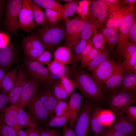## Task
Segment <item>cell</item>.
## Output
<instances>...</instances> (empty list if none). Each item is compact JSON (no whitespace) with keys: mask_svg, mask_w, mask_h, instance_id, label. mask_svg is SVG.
<instances>
[{"mask_svg":"<svg viewBox=\"0 0 136 136\" xmlns=\"http://www.w3.org/2000/svg\"><path fill=\"white\" fill-rule=\"evenodd\" d=\"M72 76L75 86L86 98L98 103H101L103 101L104 91L91 74L80 68L75 71Z\"/></svg>","mask_w":136,"mask_h":136,"instance_id":"cell-1","label":"cell"},{"mask_svg":"<svg viewBox=\"0 0 136 136\" xmlns=\"http://www.w3.org/2000/svg\"><path fill=\"white\" fill-rule=\"evenodd\" d=\"M36 36L42 43L46 49L51 51L65 39V26L59 22L54 26L40 28Z\"/></svg>","mask_w":136,"mask_h":136,"instance_id":"cell-2","label":"cell"},{"mask_svg":"<svg viewBox=\"0 0 136 136\" xmlns=\"http://www.w3.org/2000/svg\"><path fill=\"white\" fill-rule=\"evenodd\" d=\"M94 101L86 98L82 101L78 118L72 128L76 136H87L91 115L95 106Z\"/></svg>","mask_w":136,"mask_h":136,"instance_id":"cell-3","label":"cell"},{"mask_svg":"<svg viewBox=\"0 0 136 136\" xmlns=\"http://www.w3.org/2000/svg\"><path fill=\"white\" fill-rule=\"evenodd\" d=\"M110 92L109 100L111 107L119 115L123 114L125 108L136 102V92L124 90L118 88Z\"/></svg>","mask_w":136,"mask_h":136,"instance_id":"cell-4","label":"cell"},{"mask_svg":"<svg viewBox=\"0 0 136 136\" xmlns=\"http://www.w3.org/2000/svg\"><path fill=\"white\" fill-rule=\"evenodd\" d=\"M86 21V19L78 17L65 21L66 36L65 46L72 50L80 41V34Z\"/></svg>","mask_w":136,"mask_h":136,"instance_id":"cell-5","label":"cell"},{"mask_svg":"<svg viewBox=\"0 0 136 136\" xmlns=\"http://www.w3.org/2000/svg\"><path fill=\"white\" fill-rule=\"evenodd\" d=\"M24 64L28 74L33 79L41 84L55 83L48 68L38 62L27 58L24 59Z\"/></svg>","mask_w":136,"mask_h":136,"instance_id":"cell-6","label":"cell"},{"mask_svg":"<svg viewBox=\"0 0 136 136\" xmlns=\"http://www.w3.org/2000/svg\"><path fill=\"white\" fill-rule=\"evenodd\" d=\"M110 7L104 0L91 1L88 13L84 17L90 20L97 28L108 16Z\"/></svg>","mask_w":136,"mask_h":136,"instance_id":"cell-7","label":"cell"},{"mask_svg":"<svg viewBox=\"0 0 136 136\" xmlns=\"http://www.w3.org/2000/svg\"><path fill=\"white\" fill-rule=\"evenodd\" d=\"M22 3V0H10L6 7L5 25L11 33L16 34L19 29L18 15Z\"/></svg>","mask_w":136,"mask_h":136,"instance_id":"cell-8","label":"cell"},{"mask_svg":"<svg viewBox=\"0 0 136 136\" xmlns=\"http://www.w3.org/2000/svg\"><path fill=\"white\" fill-rule=\"evenodd\" d=\"M135 8L133 7L127 13L120 26L118 45L115 52V56L117 60H120L122 58L121 52L123 45L129 41V31L135 19Z\"/></svg>","mask_w":136,"mask_h":136,"instance_id":"cell-9","label":"cell"},{"mask_svg":"<svg viewBox=\"0 0 136 136\" xmlns=\"http://www.w3.org/2000/svg\"><path fill=\"white\" fill-rule=\"evenodd\" d=\"M120 60L108 59L91 72V75L100 87L103 90L106 81L111 76Z\"/></svg>","mask_w":136,"mask_h":136,"instance_id":"cell-10","label":"cell"},{"mask_svg":"<svg viewBox=\"0 0 136 136\" xmlns=\"http://www.w3.org/2000/svg\"><path fill=\"white\" fill-rule=\"evenodd\" d=\"M22 44L25 55L27 58L32 60H35L46 49L40 40L33 33L24 37Z\"/></svg>","mask_w":136,"mask_h":136,"instance_id":"cell-11","label":"cell"},{"mask_svg":"<svg viewBox=\"0 0 136 136\" xmlns=\"http://www.w3.org/2000/svg\"><path fill=\"white\" fill-rule=\"evenodd\" d=\"M32 2L30 0H22L18 15L19 29L27 32L32 30L36 25L31 8Z\"/></svg>","mask_w":136,"mask_h":136,"instance_id":"cell-12","label":"cell"},{"mask_svg":"<svg viewBox=\"0 0 136 136\" xmlns=\"http://www.w3.org/2000/svg\"><path fill=\"white\" fill-rule=\"evenodd\" d=\"M27 106L28 113L33 121H39L44 124L46 123L49 115L37 94Z\"/></svg>","mask_w":136,"mask_h":136,"instance_id":"cell-13","label":"cell"},{"mask_svg":"<svg viewBox=\"0 0 136 136\" xmlns=\"http://www.w3.org/2000/svg\"><path fill=\"white\" fill-rule=\"evenodd\" d=\"M41 84L32 79L27 80L16 104L18 108L23 109L30 102L36 94Z\"/></svg>","mask_w":136,"mask_h":136,"instance_id":"cell-14","label":"cell"},{"mask_svg":"<svg viewBox=\"0 0 136 136\" xmlns=\"http://www.w3.org/2000/svg\"><path fill=\"white\" fill-rule=\"evenodd\" d=\"M27 75L23 68L18 65V72L13 87L9 93V102L16 105L19 99L26 80Z\"/></svg>","mask_w":136,"mask_h":136,"instance_id":"cell-15","label":"cell"},{"mask_svg":"<svg viewBox=\"0 0 136 136\" xmlns=\"http://www.w3.org/2000/svg\"><path fill=\"white\" fill-rule=\"evenodd\" d=\"M127 71L120 60L103 87L104 93L110 92L119 87Z\"/></svg>","mask_w":136,"mask_h":136,"instance_id":"cell-16","label":"cell"},{"mask_svg":"<svg viewBox=\"0 0 136 136\" xmlns=\"http://www.w3.org/2000/svg\"><path fill=\"white\" fill-rule=\"evenodd\" d=\"M51 84H45L44 88L37 94L39 99L47 111L51 119L55 116L54 109L58 100L53 93Z\"/></svg>","mask_w":136,"mask_h":136,"instance_id":"cell-17","label":"cell"},{"mask_svg":"<svg viewBox=\"0 0 136 136\" xmlns=\"http://www.w3.org/2000/svg\"><path fill=\"white\" fill-rule=\"evenodd\" d=\"M122 62L126 69H132L136 65V44L129 41L123 45L121 50Z\"/></svg>","mask_w":136,"mask_h":136,"instance_id":"cell-18","label":"cell"},{"mask_svg":"<svg viewBox=\"0 0 136 136\" xmlns=\"http://www.w3.org/2000/svg\"><path fill=\"white\" fill-rule=\"evenodd\" d=\"M17 56L16 50L11 44L0 49V67L8 69L16 62Z\"/></svg>","mask_w":136,"mask_h":136,"instance_id":"cell-19","label":"cell"},{"mask_svg":"<svg viewBox=\"0 0 136 136\" xmlns=\"http://www.w3.org/2000/svg\"><path fill=\"white\" fill-rule=\"evenodd\" d=\"M18 108L16 105L5 107L0 113V118L7 125L11 127L16 131L20 129L17 121Z\"/></svg>","mask_w":136,"mask_h":136,"instance_id":"cell-20","label":"cell"},{"mask_svg":"<svg viewBox=\"0 0 136 136\" xmlns=\"http://www.w3.org/2000/svg\"><path fill=\"white\" fill-rule=\"evenodd\" d=\"M70 96L68 104L70 113L69 127L72 128L78 118L81 105L82 96L75 90Z\"/></svg>","mask_w":136,"mask_h":136,"instance_id":"cell-21","label":"cell"},{"mask_svg":"<svg viewBox=\"0 0 136 136\" xmlns=\"http://www.w3.org/2000/svg\"><path fill=\"white\" fill-rule=\"evenodd\" d=\"M48 69L50 72L51 77L55 83L60 80L62 77L72 76L70 69L65 65H63L53 60L47 65Z\"/></svg>","mask_w":136,"mask_h":136,"instance_id":"cell-22","label":"cell"},{"mask_svg":"<svg viewBox=\"0 0 136 136\" xmlns=\"http://www.w3.org/2000/svg\"><path fill=\"white\" fill-rule=\"evenodd\" d=\"M111 127L127 135L134 134L135 133V123L130 121L127 117H120Z\"/></svg>","mask_w":136,"mask_h":136,"instance_id":"cell-23","label":"cell"},{"mask_svg":"<svg viewBox=\"0 0 136 136\" xmlns=\"http://www.w3.org/2000/svg\"><path fill=\"white\" fill-rule=\"evenodd\" d=\"M18 70V65H17L12 70L6 73L1 83V93L8 94L14 85Z\"/></svg>","mask_w":136,"mask_h":136,"instance_id":"cell-24","label":"cell"},{"mask_svg":"<svg viewBox=\"0 0 136 136\" xmlns=\"http://www.w3.org/2000/svg\"><path fill=\"white\" fill-rule=\"evenodd\" d=\"M53 56L54 60L64 65L71 63L72 61L71 50L65 46L57 47L54 51Z\"/></svg>","mask_w":136,"mask_h":136,"instance_id":"cell-25","label":"cell"},{"mask_svg":"<svg viewBox=\"0 0 136 136\" xmlns=\"http://www.w3.org/2000/svg\"><path fill=\"white\" fill-rule=\"evenodd\" d=\"M101 109L98 107L93 108L90 118V125L92 131L95 136H98L103 130V125L99 117Z\"/></svg>","mask_w":136,"mask_h":136,"instance_id":"cell-26","label":"cell"},{"mask_svg":"<svg viewBox=\"0 0 136 136\" xmlns=\"http://www.w3.org/2000/svg\"><path fill=\"white\" fill-rule=\"evenodd\" d=\"M100 32L103 35L106 43L108 45L109 50L111 51H112L118 41L119 36L117 31L113 27L102 26Z\"/></svg>","mask_w":136,"mask_h":136,"instance_id":"cell-27","label":"cell"},{"mask_svg":"<svg viewBox=\"0 0 136 136\" xmlns=\"http://www.w3.org/2000/svg\"><path fill=\"white\" fill-rule=\"evenodd\" d=\"M88 40H80L78 44L71 50L72 61L71 63V65L70 69L73 74L75 71V70L78 63L80 61L82 53L87 44Z\"/></svg>","mask_w":136,"mask_h":136,"instance_id":"cell-28","label":"cell"},{"mask_svg":"<svg viewBox=\"0 0 136 136\" xmlns=\"http://www.w3.org/2000/svg\"><path fill=\"white\" fill-rule=\"evenodd\" d=\"M31 7L34 19L36 25L43 27L49 26L45 12L40 7L32 1Z\"/></svg>","mask_w":136,"mask_h":136,"instance_id":"cell-29","label":"cell"},{"mask_svg":"<svg viewBox=\"0 0 136 136\" xmlns=\"http://www.w3.org/2000/svg\"><path fill=\"white\" fill-rule=\"evenodd\" d=\"M119 88L124 90L136 92V74L127 72Z\"/></svg>","mask_w":136,"mask_h":136,"instance_id":"cell-30","label":"cell"},{"mask_svg":"<svg viewBox=\"0 0 136 136\" xmlns=\"http://www.w3.org/2000/svg\"><path fill=\"white\" fill-rule=\"evenodd\" d=\"M127 5H117L114 18L115 21L113 28L116 31L119 30L120 26L128 11L133 7Z\"/></svg>","mask_w":136,"mask_h":136,"instance_id":"cell-31","label":"cell"},{"mask_svg":"<svg viewBox=\"0 0 136 136\" xmlns=\"http://www.w3.org/2000/svg\"><path fill=\"white\" fill-rule=\"evenodd\" d=\"M18 109L17 121L20 129L25 126L30 128L38 126L37 124L32 120L28 113L25 112L23 109L19 108Z\"/></svg>","mask_w":136,"mask_h":136,"instance_id":"cell-32","label":"cell"},{"mask_svg":"<svg viewBox=\"0 0 136 136\" xmlns=\"http://www.w3.org/2000/svg\"><path fill=\"white\" fill-rule=\"evenodd\" d=\"M32 1L45 9H50L57 12L61 15H62L63 5L57 1L54 0H33Z\"/></svg>","mask_w":136,"mask_h":136,"instance_id":"cell-33","label":"cell"},{"mask_svg":"<svg viewBox=\"0 0 136 136\" xmlns=\"http://www.w3.org/2000/svg\"><path fill=\"white\" fill-rule=\"evenodd\" d=\"M70 113L69 109L62 115L60 116H55L51 119L50 121L45 123L46 127H62L67 125V121L69 120Z\"/></svg>","mask_w":136,"mask_h":136,"instance_id":"cell-34","label":"cell"},{"mask_svg":"<svg viewBox=\"0 0 136 136\" xmlns=\"http://www.w3.org/2000/svg\"><path fill=\"white\" fill-rule=\"evenodd\" d=\"M110 59L109 50L105 48L99 51L97 55L87 67V70L91 71L100 64Z\"/></svg>","mask_w":136,"mask_h":136,"instance_id":"cell-35","label":"cell"},{"mask_svg":"<svg viewBox=\"0 0 136 136\" xmlns=\"http://www.w3.org/2000/svg\"><path fill=\"white\" fill-rule=\"evenodd\" d=\"M79 1L73 0L72 2L66 3L63 5V12L61 15L62 19L65 21L69 17L73 16L76 11L78 8Z\"/></svg>","mask_w":136,"mask_h":136,"instance_id":"cell-36","label":"cell"},{"mask_svg":"<svg viewBox=\"0 0 136 136\" xmlns=\"http://www.w3.org/2000/svg\"><path fill=\"white\" fill-rule=\"evenodd\" d=\"M86 19L85 23L80 34V40H88L97 31V28L93 22L89 19Z\"/></svg>","mask_w":136,"mask_h":136,"instance_id":"cell-37","label":"cell"},{"mask_svg":"<svg viewBox=\"0 0 136 136\" xmlns=\"http://www.w3.org/2000/svg\"><path fill=\"white\" fill-rule=\"evenodd\" d=\"M53 84L52 87V92L57 99L62 100L66 99L69 97L60 80L57 81Z\"/></svg>","mask_w":136,"mask_h":136,"instance_id":"cell-38","label":"cell"},{"mask_svg":"<svg viewBox=\"0 0 136 136\" xmlns=\"http://www.w3.org/2000/svg\"><path fill=\"white\" fill-rule=\"evenodd\" d=\"M44 12L49 26L55 25L62 19L61 15L56 11L50 9H45Z\"/></svg>","mask_w":136,"mask_h":136,"instance_id":"cell-39","label":"cell"},{"mask_svg":"<svg viewBox=\"0 0 136 136\" xmlns=\"http://www.w3.org/2000/svg\"><path fill=\"white\" fill-rule=\"evenodd\" d=\"M92 38V43L93 47L98 51L105 48L106 41L104 37L100 32L96 31L93 34Z\"/></svg>","mask_w":136,"mask_h":136,"instance_id":"cell-40","label":"cell"},{"mask_svg":"<svg viewBox=\"0 0 136 136\" xmlns=\"http://www.w3.org/2000/svg\"><path fill=\"white\" fill-rule=\"evenodd\" d=\"M99 51L97 49L93 47L88 54L80 60V68L84 69L87 67L97 55Z\"/></svg>","mask_w":136,"mask_h":136,"instance_id":"cell-41","label":"cell"},{"mask_svg":"<svg viewBox=\"0 0 136 136\" xmlns=\"http://www.w3.org/2000/svg\"><path fill=\"white\" fill-rule=\"evenodd\" d=\"M100 119L103 125L109 126L114 120L115 117L111 111L101 110L100 114Z\"/></svg>","mask_w":136,"mask_h":136,"instance_id":"cell-42","label":"cell"},{"mask_svg":"<svg viewBox=\"0 0 136 136\" xmlns=\"http://www.w3.org/2000/svg\"><path fill=\"white\" fill-rule=\"evenodd\" d=\"M60 80L69 97L70 96L75 90L76 86L74 81L66 76L62 77Z\"/></svg>","mask_w":136,"mask_h":136,"instance_id":"cell-43","label":"cell"},{"mask_svg":"<svg viewBox=\"0 0 136 136\" xmlns=\"http://www.w3.org/2000/svg\"><path fill=\"white\" fill-rule=\"evenodd\" d=\"M69 104L61 100H58L54 109L55 116H60L63 115L69 109Z\"/></svg>","mask_w":136,"mask_h":136,"instance_id":"cell-44","label":"cell"},{"mask_svg":"<svg viewBox=\"0 0 136 136\" xmlns=\"http://www.w3.org/2000/svg\"><path fill=\"white\" fill-rule=\"evenodd\" d=\"M0 136H17L16 131L5 124L0 118Z\"/></svg>","mask_w":136,"mask_h":136,"instance_id":"cell-45","label":"cell"},{"mask_svg":"<svg viewBox=\"0 0 136 136\" xmlns=\"http://www.w3.org/2000/svg\"><path fill=\"white\" fill-rule=\"evenodd\" d=\"M51 51L49 49H46L36 60L41 64L47 65L51 62Z\"/></svg>","mask_w":136,"mask_h":136,"instance_id":"cell-46","label":"cell"},{"mask_svg":"<svg viewBox=\"0 0 136 136\" xmlns=\"http://www.w3.org/2000/svg\"><path fill=\"white\" fill-rule=\"evenodd\" d=\"M38 131L40 136H60L59 131L56 128L41 127L38 128Z\"/></svg>","mask_w":136,"mask_h":136,"instance_id":"cell-47","label":"cell"},{"mask_svg":"<svg viewBox=\"0 0 136 136\" xmlns=\"http://www.w3.org/2000/svg\"><path fill=\"white\" fill-rule=\"evenodd\" d=\"M127 117L130 121L135 123L136 121V106H129L125 108L123 110Z\"/></svg>","mask_w":136,"mask_h":136,"instance_id":"cell-48","label":"cell"},{"mask_svg":"<svg viewBox=\"0 0 136 136\" xmlns=\"http://www.w3.org/2000/svg\"><path fill=\"white\" fill-rule=\"evenodd\" d=\"M98 136H128V135L111 127L103 130Z\"/></svg>","mask_w":136,"mask_h":136,"instance_id":"cell-49","label":"cell"},{"mask_svg":"<svg viewBox=\"0 0 136 136\" xmlns=\"http://www.w3.org/2000/svg\"><path fill=\"white\" fill-rule=\"evenodd\" d=\"M129 39L131 42L136 44V20L135 19L130 29L128 36Z\"/></svg>","mask_w":136,"mask_h":136,"instance_id":"cell-50","label":"cell"},{"mask_svg":"<svg viewBox=\"0 0 136 136\" xmlns=\"http://www.w3.org/2000/svg\"><path fill=\"white\" fill-rule=\"evenodd\" d=\"M93 47L92 43V38H91L88 40L87 44L82 53L80 60L88 54Z\"/></svg>","mask_w":136,"mask_h":136,"instance_id":"cell-51","label":"cell"},{"mask_svg":"<svg viewBox=\"0 0 136 136\" xmlns=\"http://www.w3.org/2000/svg\"><path fill=\"white\" fill-rule=\"evenodd\" d=\"M8 102V95L2 93H0V113L6 107V106Z\"/></svg>","mask_w":136,"mask_h":136,"instance_id":"cell-52","label":"cell"},{"mask_svg":"<svg viewBox=\"0 0 136 136\" xmlns=\"http://www.w3.org/2000/svg\"><path fill=\"white\" fill-rule=\"evenodd\" d=\"M9 44V39L7 35L0 32V49L3 48Z\"/></svg>","mask_w":136,"mask_h":136,"instance_id":"cell-53","label":"cell"},{"mask_svg":"<svg viewBox=\"0 0 136 136\" xmlns=\"http://www.w3.org/2000/svg\"><path fill=\"white\" fill-rule=\"evenodd\" d=\"M24 131L28 136H40L38 126L33 128L28 127Z\"/></svg>","mask_w":136,"mask_h":136,"instance_id":"cell-54","label":"cell"},{"mask_svg":"<svg viewBox=\"0 0 136 136\" xmlns=\"http://www.w3.org/2000/svg\"><path fill=\"white\" fill-rule=\"evenodd\" d=\"M62 128L63 132L62 136H76L73 129L69 128L67 125Z\"/></svg>","mask_w":136,"mask_h":136,"instance_id":"cell-55","label":"cell"},{"mask_svg":"<svg viewBox=\"0 0 136 136\" xmlns=\"http://www.w3.org/2000/svg\"><path fill=\"white\" fill-rule=\"evenodd\" d=\"M135 0H119V5L124 6L125 4H127L130 7L133 6L134 3L136 2Z\"/></svg>","mask_w":136,"mask_h":136,"instance_id":"cell-56","label":"cell"},{"mask_svg":"<svg viewBox=\"0 0 136 136\" xmlns=\"http://www.w3.org/2000/svg\"><path fill=\"white\" fill-rule=\"evenodd\" d=\"M115 19L112 17H109L105 23V26L110 28H113Z\"/></svg>","mask_w":136,"mask_h":136,"instance_id":"cell-57","label":"cell"},{"mask_svg":"<svg viewBox=\"0 0 136 136\" xmlns=\"http://www.w3.org/2000/svg\"><path fill=\"white\" fill-rule=\"evenodd\" d=\"M7 70L0 67V92L1 91V84L2 81L7 72Z\"/></svg>","mask_w":136,"mask_h":136,"instance_id":"cell-58","label":"cell"},{"mask_svg":"<svg viewBox=\"0 0 136 136\" xmlns=\"http://www.w3.org/2000/svg\"><path fill=\"white\" fill-rule=\"evenodd\" d=\"M108 4L112 5H119V0H104Z\"/></svg>","mask_w":136,"mask_h":136,"instance_id":"cell-59","label":"cell"},{"mask_svg":"<svg viewBox=\"0 0 136 136\" xmlns=\"http://www.w3.org/2000/svg\"><path fill=\"white\" fill-rule=\"evenodd\" d=\"M17 136H28L24 131L20 129L16 131Z\"/></svg>","mask_w":136,"mask_h":136,"instance_id":"cell-60","label":"cell"},{"mask_svg":"<svg viewBox=\"0 0 136 136\" xmlns=\"http://www.w3.org/2000/svg\"><path fill=\"white\" fill-rule=\"evenodd\" d=\"M3 1L0 0V19L1 15L3 4Z\"/></svg>","mask_w":136,"mask_h":136,"instance_id":"cell-61","label":"cell"},{"mask_svg":"<svg viewBox=\"0 0 136 136\" xmlns=\"http://www.w3.org/2000/svg\"><path fill=\"white\" fill-rule=\"evenodd\" d=\"M73 0H60V1H64L66 3H70L73 1Z\"/></svg>","mask_w":136,"mask_h":136,"instance_id":"cell-62","label":"cell"},{"mask_svg":"<svg viewBox=\"0 0 136 136\" xmlns=\"http://www.w3.org/2000/svg\"><path fill=\"white\" fill-rule=\"evenodd\" d=\"M133 73L135 74H136V65H135L133 69Z\"/></svg>","mask_w":136,"mask_h":136,"instance_id":"cell-63","label":"cell"},{"mask_svg":"<svg viewBox=\"0 0 136 136\" xmlns=\"http://www.w3.org/2000/svg\"><path fill=\"white\" fill-rule=\"evenodd\" d=\"M134 134H130L128 136H135Z\"/></svg>","mask_w":136,"mask_h":136,"instance_id":"cell-64","label":"cell"}]
</instances>
